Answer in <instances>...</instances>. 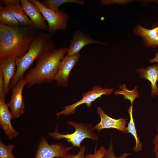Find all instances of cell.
I'll list each match as a JSON object with an SVG mask.
<instances>
[{"instance_id": "6da1fadb", "label": "cell", "mask_w": 158, "mask_h": 158, "mask_svg": "<svg viewBox=\"0 0 158 158\" xmlns=\"http://www.w3.org/2000/svg\"><path fill=\"white\" fill-rule=\"evenodd\" d=\"M38 33L32 26L10 27L0 23V60L22 57Z\"/></svg>"}, {"instance_id": "7a4b0ae2", "label": "cell", "mask_w": 158, "mask_h": 158, "mask_svg": "<svg viewBox=\"0 0 158 158\" xmlns=\"http://www.w3.org/2000/svg\"><path fill=\"white\" fill-rule=\"evenodd\" d=\"M68 48L63 47L54 49L37 59L35 66L24 76L27 82L26 87L30 88L35 85L52 82Z\"/></svg>"}, {"instance_id": "3957f363", "label": "cell", "mask_w": 158, "mask_h": 158, "mask_svg": "<svg viewBox=\"0 0 158 158\" xmlns=\"http://www.w3.org/2000/svg\"><path fill=\"white\" fill-rule=\"evenodd\" d=\"M55 46L53 34L48 32H39L25 54L21 58L15 59L16 70L11 81L10 89H12L15 86L35 60L54 49Z\"/></svg>"}, {"instance_id": "277c9868", "label": "cell", "mask_w": 158, "mask_h": 158, "mask_svg": "<svg viewBox=\"0 0 158 158\" xmlns=\"http://www.w3.org/2000/svg\"><path fill=\"white\" fill-rule=\"evenodd\" d=\"M67 123L75 128V131L74 133L72 134H61L58 132L57 124L54 132L48 133V135L56 140L65 139L68 142L71 143L73 146L80 148L81 142L85 138H89L94 141H97L98 137L94 133L93 127L92 124L79 123L71 121H68Z\"/></svg>"}, {"instance_id": "5b68a950", "label": "cell", "mask_w": 158, "mask_h": 158, "mask_svg": "<svg viewBox=\"0 0 158 158\" xmlns=\"http://www.w3.org/2000/svg\"><path fill=\"white\" fill-rule=\"evenodd\" d=\"M36 4L48 23V32L53 34L59 30H65L69 16L65 12L59 10L57 12L52 11L45 7L37 0H30Z\"/></svg>"}, {"instance_id": "8992f818", "label": "cell", "mask_w": 158, "mask_h": 158, "mask_svg": "<svg viewBox=\"0 0 158 158\" xmlns=\"http://www.w3.org/2000/svg\"><path fill=\"white\" fill-rule=\"evenodd\" d=\"M114 88L103 89L100 86H95L91 91L85 92L82 95V98L77 102L64 107V109L61 111L57 112L56 115L59 117L62 115L66 116L74 114L76 107L81 104H85L87 106L90 107L92 102L98 98H100L103 95H108L111 94Z\"/></svg>"}, {"instance_id": "52a82bcc", "label": "cell", "mask_w": 158, "mask_h": 158, "mask_svg": "<svg viewBox=\"0 0 158 158\" xmlns=\"http://www.w3.org/2000/svg\"><path fill=\"white\" fill-rule=\"evenodd\" d=\"M73 146L66 147L62 143L49 144L42 136L37 146L34 158H65Z\"/></svg>"}, {"instance_id": "ba28073f", "label": "cell", "mask_w": 158, "mask_h": 158, "mask_svg": "<svg viewBox=\"0 0 158 158\" xmlns=\"http://www.w3.org/2000/svg\"><path fill=\"white\" fill-rule=\"evenodd\" d=\"M26 83L24 76L12 89L11 98L7 104L11 110L12 119L19 118L24 112L25 104L23 99L22 92Z\"/></svg>"}, {"instance_id": "9c48e42d", "label": "cell", "mask_w": 158, "mask_h": 158, "mask_svg": "<svg viewBox=\"0 0 158 158\" xmlns=\"http://www.w3.org/2000/svg\"><path fill=\"white\" fill-rule=\"evenodd\" d=\"M80 56L79 53L73 55H67L61 60L54 79L57 86L66 87L68 85L70 73L78 62Z\"/></svg>"}, {"instance_id": "30bf717a", "label": "cell", "mask_w": 158, "mask_h": 158, "mask_svg": "<svg viewBox=\"0 0 158 158\" xmlns=\"http://www.w3.org/2000/svg\"><path fill=\"white\" fill-rule=\"evenodd\" d=\"M21 6L25 13L29 17L32 26L37 30L48 31V25L42 16L38 6L30 0H20Z\"/></svg>"}, {"instance_id": "8fae6325", "label": "cell", "mask_w": 158, "mask_h": 158, "mask_svg": "<svg viewBox=\"0 0 158 158\" xmlns=\"http://www.w3.org/2000/svg\"><path fill=\"white\" fill-rule=\"evenodd\" d=\"M97 112L99 115L101 121L100 122L93 127V130H98L99 131L104 129L114 128L124 133H127L126 124L128 118H121L115 119L108 116L100 107L97 108Z\"/></svg>"}, {"instance_id": "7c38bea8", "label": "cell", "mask_w": 158, "mask_h": 158, "mask_svg": "<svg viewBox=\"0 0 158 158\" xmlns=\"http://www.w3.org/2000/svg\"><path fill=\"white\" fill-rule=\"evenodd\" d=\"M92 44H105L107 43L101 42L92 39L90 35L79 30L74 33L71 43L68 48L67 55H73L79 53L84 46Z\"/></svg>"}, {"instance_id": "4fadbf2b", "label": "cell", "mask_w": 158, "mask_h": 158, "mask_svg": "<svg viewBox=\"0 0 158 158\" xmlns=\"http://www.w3.org/2000/svg\"><path fill=\"white\" fill-rule=\"evenodd\" d=\"M5 99H0V126L9 140L16 139L19 133L13 127L11 122V115Z\"/></svg>"}, {"instance_id": "5bb4252c", "label": "cell", "mask_w": 158, "mask_h": 158, "mask_svg": "<svg viewBox=\"0 0 158 158\" xmlns=\"http://www.w3.org/2000/svg\"><path fill=\"white\" fill-rule=\"evenodd\" d=\"M16 67L15 59L13 57H9L0 60V70L3 76L4 92L6 95L10 89V84L16 73Z\"/></svg>"}, {"instance_id": "9a60e30c", "label": "cell", "mask_w": 158, "mask_h": 158, "mask_svg": "<svg viewBox=\"0 0 158 158\" xmlns=\"http://www.w3.org/2000/svg\"><path fill=\"white\" fill-rule=\"evenodd\" d=\"M141 78L149 80L151 83V96H158V87L157 83L158 80V64L148 67L146 69L141 68L137 70Z\"/></svg>"}, {"instance_id": "2e32d148", "label": "cell", "mask_w": 158, "mask_h": 158, "mask_svg": "<svg viewBox=\"0 0 158 158\" xmlns=\"http://www.w3.org/2000/svg\"><path fill=\"white\" fill-rule=\"evenodd\" d=\"M158 28L152 29L145 28L140 25H138L135 29V34L141 37L147 47L155 48L158 46Z\"/></svg>"}, {"instance_id": "e0dca14e", "label": "cell", "mask_w": 158, "mask_h": 158, "mask_svg": "<svg viewBox=\"0 0 158 158\" xmlns=\"http://www.w3.org/2000/svg\"><path fill=\"white\" fill-rule=\"evenodd\" d=\"M4 7L12 13L22 26H32L30 19L23 11L21 4Z\"/></svg>"}, {"instance_id": "ac0fdd59", "label": "cell", "mask_w": 158, "mask_h": 158, "mask_svg": "<svg viewBox=\"0 0 158 158\" xmlns=\"http://www.w3.org/2000/svg\"><path fill=\"white\" fill-rule=\"evenodd\" d=\"M0 23L10 27L21 26L12 13L3 6L0 7Z\"/></svg>"}, {"instance_id": "d6986e66", "label": "cell", "mask_w": 158, "mask_h": 158, "mask_svg": "<svg viewBox=\"0 0 158 158\" xmlns=\"http://www.w3.org/2000/svg\"><path fill=\"white\" fill-rule=\"evenodd\" d=\"M133 107L131 106L128 109V112L130 115V121L128 124L127 129L128 133L131 134L134 137L135 141V145L133 148V151L136 152H138L142 150V144L141 142L138 137L137 130L135 126L133 116Z\"/></svg>"}, {"instance_id": "ffe728a7", "label": "cell", "mask_w": 158, "mask_h": 158, "mask_svg": "<svg viewBox=\"0 0 158 158\" xmlns=\"http://www.w3.org/2000/svg\"><path fill=\"white\" fill-rule=\"evenodd\" d=\"M40 2L47 8L55 12L59 11L61 5L66 3H74L82 6L85 4L83 0H41Z\"/></svg>"}, {"instance_id": "44dd1931", "label": "cell", "mask_w": 158, "mask_h": 158, "mask_svg": "<svg viewBox=\"0 0 158 158\" xmlns=\"http://www.w3.org/2000/svg\"><path fill=\"white\" fill-rule=\"evenodd\" d=\"M137 87L135 86L133 90H128L126 88L124 84L120 85L118 91L116 90L114 92L115 95H123L124 96L125 99L129 100L131 103V106H133L134 101L139 96V94L138 92Z\"/></svg>"}, {"instance_id": "7402d4cb", "label": "cell", "mask_w": 158, "mask_h": 158, "mask_svg": "<svg viewBox=\"0 0 158 158\" xmlns=\"http://www.w3.org/2000/svg\"><path fill=\"white\" fill-rule=\"evenodd\" d=\"M15 146L11 143L6 145L0 140V158H15L12 153V151Z\"/></svg>"}, {"instance_id": "603a6c76", "label": "cell", "mask_w": 158, "mask_h": 158, "mask_svg": "<svg viewBox=\"0 0 158 158\" xmlns=\"http://www.w3.org/2000/svg\"><path fill=\"white\" fill-rule=\"evenodd\" d=\"M130 154L123 153L120 156L116 157L114 153L113 150V145L112 138L109 145L108 149L107 150L103 158H127L128 156Z\"/></svg>"}, {"instance_id": "cb8c5ba5", "label": "cell", "mask_w": 158, "mask_h": 158, "mask_svg": "<svg viewBox=\"0 0 158 158\" xmlns=\"http://www.w3.org/2000/svg\"><path fill=\"white\" fill-rule=\"evenodd\" d=\"M107 150L103 146H102L98 150L95 152L93 154H89L85 156L87 158H103L104 157Z\"/></svg>"}, {"instance_id": "d4e9b609", "label": "cell", "mask_w": 158, "mask_h": 158, "mask_svg": "<svg viewBox=\"0 0 158 158\" xmlns=\"http://www.w3.org/2000/svg\"><path fill=\"white\" fill-rule=\"evenodd\" d=\"M0 2L4 6L21 4L20 0H0Z\"/></svg>"}, {"instance_id": "484cf974", "label": "cell", "mask_w": 158, "mask_h": 158, "mask_svg": "<svg viewBox=\"0 0 158 158\" xmlns=\"http://www.w3.org/2000/svg\"><path fill=\"white\" fill-rule=\"evenodd\" d=\"M6 95L4 92V85L3 76L0 70V99H5Z\"/></svg>"}, {"instance_id": "4316f807", "label": "cell", "mask_w": 158, "mask_h": 158, "mask_svg": "<svg viewBox=\"0 0 158 158\" xmlns=\"http://www.w3.org/2000/svg\"><path fill=\"white\" fill-rule=\"evenodd\" d=\"M85 147L84 146H82L80 147V150L76 154H69L68 158H87L84 157Z\"/></svg>"}, {"instance_id": "83f0119b", "label": "cell", "mask_w": 158, "mask_h": 158, "mask_svg": "<svg viewBox=\"0 0 158 158\" xmlns=\"http://www.w3.org/2000/svg\"><path fill=\"white\" fill-rule=\"evenodd\" d=\"M154 145V151L156 158H158V133L154 137L153 140Z\"/></svg>"}, {"instance_id": "f1b7e54d", "label": "cell", "mask_w": 158, "mask_h": 158, "mask_svg": "<svg viewBox=\"0 0 158 158\" xmlns=\"http://www.w3.org/2000/svg\"><path fill=\"white\" fill-rule=\"evenodd\" d=\"M149 61L151 63H153L155 62L158 63V53H156L154 58L149 60Z\"/></svg>"}, {"instance_id": "f546056e", "label": "cell", "mask_w": 158, "mask_h": 158, "mask_svg": "<svg viewBox=\"0 0 158 158\" xmlns=\"http://www.w3.org/2000/svg\"><path fill=\"white\" fill-rule=\"evenodd\" d=\"M157 131L158 132V122H157Z\"/></svg>"}, {"instance_id": "4dcf8cb0", "label": "cell", "mask_w": 158, "mask_h": 158, "mask_svg": "<svg viewBox=\"0 0 158 158\" xmlns=\"http://www.w3.org/2000/svg\"><path fill=\"white\" fill-rule=\"evenodd\" d=\"M69 154H68L65 158H68L69 157Z\"/></svg>"}]
</instances>
